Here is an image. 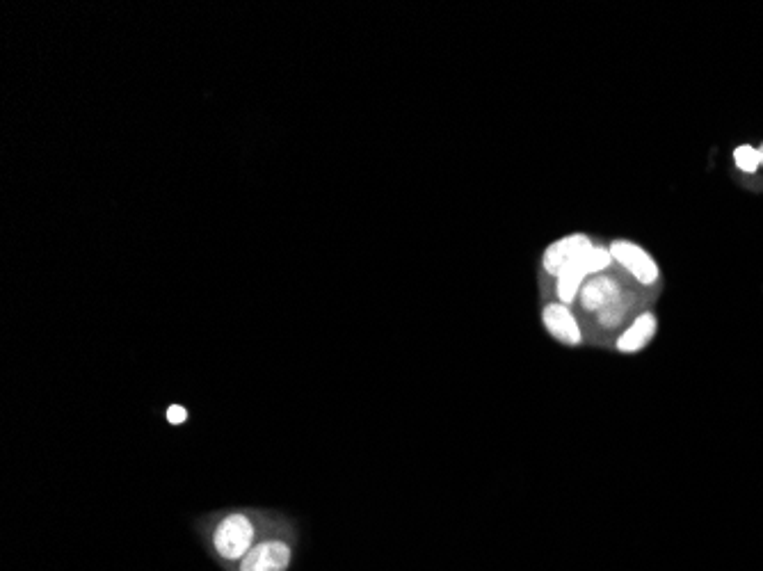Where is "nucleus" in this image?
Here are the masks:
<instances>
[{
  "label": "nucleus",
  "instance_id": "obj_2",
  "mask_svg": "<svg viewBox=\"0 0 763 571\" xmlns=\"http://www.w3.org/2000/svg\"><path fill=\"white\" fill-rule=\"evenodd\" d=\"M610 254H613V263L617 268H622L626 275L633 281H638L640 286H654L661 279V268L652 254L645 247L633 243V240L617 238L608 245Z\"/></svg>",
  "mask_w": 763,
  "mask_h": 571
},
{
  "label": "nucleus",
  "instance_id": "obj_11",
  "mask_svg": "<svg viewBox=\"0 0 763 571\" xmlns=\"http://www.w3.org/2000/svg\"><path fill=\"white\" fill-rule=\"evenodd\" d=\"M167 421H170L172 425H183L188 421V412L186 407L181 405H172L170 409H167Z\"/></svg>",
  "mask_w": 763,
  "mask_h": 571
},
{
  "label": "nucleus",
  "instance_id": "obj_3",
  "mask_svg": "<svg viewBox=\"0 0 763 571\" xmlns=\"http://www.w3.org/2000/svg\"><path fill=\"white\" fill-rule=\"evenodd\" d=\"M542 327L553 341L565 345V348H581L585 343L583 327L578 323L576 313L572 307L562 302H546L540 311Z\"/></svg>",
  "mask_w": 763,
  "mask_h": 571
},
{
  "label": "nucleus",
  "instance_id": "obj_9",
  "mask_svg": "<svg viewBox=\"0 0 763 571\" xmlns=\"http://www.w3.org/2000/svg\"><path fill=\"white\" fill-rule=\"evenodd\" d=\"M631 309H633L631 297L622 295L620 300H617L615 304H610L608 309L599 311L594 320H597V327L604 329V332H615V329L622 327L626 323V318L631 316Z\"/></svg>",
  "mask_w": 763,
  "mask_h": 571
},
{
  "label": "nucleus",
  "instance_id": "obj_4",
  "mask_svg": "<svg viewBox=\"0 0 763 571\" xmlns=\"http://www.w3.org/2000/svg\"><path fill=\"white\" fill-rule=\"evenodd\" d=\"M594 245L597 243H594L588 233H581V231L567 233V236L553 240V243L544 249L542 261H540L542 270L549 277L556 279L562 270L576 263L583 254H588Z\"/></svg>",
  "mask_w": 763,
  "mask_h": 571
},
{
  "label": "nucleus",
  "instance_id": "obj_8",
  "mask_svg": "<svg viewBox=\"0 0 763 571\" xmlns=\"http://www.w3.org/2000/svg\"><path fill=\"white\" fill-rule=\"evenodd\" d=\"M583 256H581V259H583ZM581 259L569 265V268L562 270L560 275L556 277V286H553V291H556V302L567 304V307H574L583 284L590 279V275L583 268Z\"/></svg>",
  "mask_w": 763,
  "mask_h": 571
},
{
  "label": "nucleus",
  "instance_id": "obj_1",
  "mask_svg": "<svg viewBox=\"0 0 763 571\" xmlns=\"http://www.w3.org/2000/svg\"><path fill=\"white\" fill-rule=\"evenodd\" d=\"M256 524L247 512H229L213 528V549L224 560H243L254 549Z\"/></svg>",
  "mask_w": 763,
  "mask_h": 571
},
{
  "label": "nucleus",
  "instance_id": "obj_7",
  "mask_svg": "<svg viewBox=\"0 0 763 571\" xmlns=\"http://www.w3.org/2000/svg\"><path fill=\"white\" fill-rule=\"evenodd\" d=\"M291 565V546L281 540H268L256 544L240 560V571H286Z\"/></svg>",
  "mask_w": 763,
  "mask_h": 571
},
{
  "label": "nucleus",
  "instance_id": "obj_6",
  "mask_svg": "<svg viewBox=\"0 0 763 571\" xmlns=\"http://www.w3.org/2000/svg\"><path fill=\"white\" fill-rule=\"evenodd\" d=\"M622 295H624V291H622L620 279H615L610 275H599V277H590L588 281H585L581 293H578L576 304L585 313H594V316H597L599 311L608 309L610 304H615Z\"/></svg>",
  "mask_w": 763,
  "mask_h": 571
},
{
  "label": "nucleus",
  "instance_id": "obj_12",
  "mask_svg": "<svg viewBox=\"0 0 763 571\" xmlns=\"http://www.w3.org/2000/svg\"><path fill=\"white\" fill-rule=\"evenodd\" d=\"M759 163L763 165V144H761V147H759Z\"/></svg>",
  "mask_w": 763,
  "mask_h": 571
},
{
  "label": "nucleus",
  "instance_id": "obj_10",
  "mask_svg": "<svg viewBox=\"0 0 763 571\" xmlns=\"http://www.w3.org/2000/svg\"><path fill=\"white\" fill-rule=\"evenodd\" d=\"M734 163L741 172L754 174L761 167L759 149L750 147V144H741V147H736V151H734Z\"/></svg>",
  "mask_w": 763,
  "mask_h": 571
},
{
  "label": "nucleus",
  "instance_id": "obj_5",
  "mask_svg": "<svg viewBox=\"0 0 763 571\" xmlns=\"http://www.w3.org/2000/svg\"><path fill=\"white\" fill-rule=\"evenodd\" d=\"M656 332H658L656 313L652 311L638 313V316H633L629 320V325L617 334L613 348L615 352H620V355H638V352L645 350L647 345L654 341Z\"/></svg>",
  "mask_w": 763,
  "mask_h": 571
}]
</instances>
